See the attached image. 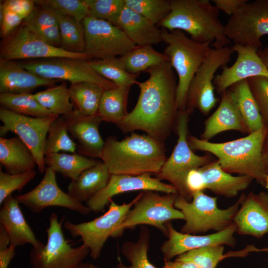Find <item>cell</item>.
I'll use <instances>...</instances> for the list:
<instances>
[{
	"instance_id": "obj_1",
	"label": "cell",
	"mask_w": 268,
	"mask_h": 268,
	"mask_svg": "<svg viewBox=\"0 0 268 268\" xmlns=\"http://www.w3.org/2000/svg\"><path fill=\"white\" fill-rule=\"evenodd\" d=\"M145 72L149 77L136 83L140 92L135 107L116 126L124 133L142 131L164 143L177 118L178 81L169 61Z\"/></svg>"
},
{
	"instance_id": "obj_2",
	"label": "cell",
	"mask_w": 268,
	"mask_h": 268,
	"mask_svg": "<svg viewBox=\"0 0 268 268\" xmlns=\"http://www.w3.org/2000/svg\"><path fill=\"white\" fill-rule=\"evenodd\" d=\"M100 158L111 174L132 176L157 175L167 159L164 143L134 132L121 140L108 137Z\"/></svg>"
},
{
	"instance_id": "obj_3",
	"label": "cell",
	"mask_w": 268,
	"mask_h": 268,
	"mask_svg": "<svg viewBox=\"0 0 268 268\" xmlns=\"http://www.w3.org/2000/svg\"><path fill=\"white\" fill-rule=\"evenodd\" d=\"M266 132L265 126L244 137L220 143L193 135H188L187 139L193 151H204L217 157L220 166L226 172L250 176L265 187L268 170L263 162L262 148Z\"/></svg>"
},
{
	"instance_id": "obj_4",
	"label": "cell",
	"mask_w": 268,
	"mask_h": 268,
	"mask_svg": "<svg viewBox=\"0 0 268 268\" xmlns=\"http://www.w3.org/2000/svg\"><path fill=\"white\" fill-rule=\"evenodd\" d=\"M219 11L208 0H171L169 14L157 26L168 31H184L194 41L219 49L231 44Z\"/></svg>"
},
{
	"instance_id": "obj_5",
	"label": "cell",
	"mask_w": 268,
	"mask_h": 268,
	"mask_svg": "<svg viewBox=\"0 0 268 268\" xmlns=\"http://www.w3.org/2000/svg\"><path fill=\"white\" fill-rule=\"evenodd\" d=\"M161 30L163 42L167 45L163 53L178 75L177 109L178 111H185L189 85L214 48L211 47L210 44L194 41L181 30Z\"/></svg>"
},
{
	"instance_id": "obj_6",
	"label": "cell",
	"mask_w": 268,
	"mask_h": 268,
	"mask_svg": "<svg viewBox=\"0 0 268 268\" xmlns=\"http://www.w3.org/2000/svg\"><path fill=\"white\" fill-rule=\"evenodd\" d=\"M245 196L241 195L233 204L220 209L217 205V197H212L199 192L192 195V201H189L178 194L174 205L183 213L185 221L180 232L196 234L209 230L217 232L224 230L233 223Z\"/></svg>"
},
{
	"instance_id": "obj_7",
	"label": "cell",
	"mask_w": 268,
	"mask_h": 268,
	"mask_svg": "<svg viewBox=\"0 0 268 268\" xmlns=\"http://www.w3.org/2000/svg\"><path fill=\"white\" fill-rule=\"evenodd\" d=\"M63 218L52 213L49 217V226L46 232L47 242L30 251L32 268H80V264L90 254L88 248L82 244L72 247L67 240L62 229Z\"/></svg>"
},
{
	"instance_id": "obj_8",
	"label": "cell",
	"mask_w": 268,
	"mask_h": 268,
	"mask_svg": "<svg viewBox=\"0 0 268 268\" xmlns=\"http://www.w3.org/2000/svg\"><path fill=\"white\" fill-rule=\"evenodd\" d=\"M192 113L187 109L178 111L176 120L178 140L174 149L166 159L159 173L157 175L160 180H166L176 189L178 194L188 201L192 197L187 192L185 185L188 172L201 167L211 161L208 155L200 156L195 154L188 142V124Z\"/></svg>"
},
{
	"instance_id": "obj_9",
	"label": "cell",
	"mask_w": 268,
	"mask_h": 268,
	"mask_svg": "<svg viewBox=\"0 0 268 268\" xmlns=\"http://www.w3.org/2000/svg\"><path fill=\"white\" fill-rule=\"evenodd\" d=\"M177 194L161 195L156 191H141L120 227L117 237L121 236L125 229H134L138 225L154 226L167 236L166 223L171 220H184L183 213L174 205Z\"/></svg>"
},
{
	"instance_id": "obj_10",
	"label": "cell",
	"mask_w": 268,
	"mask_h": 268,
	"mask_svg": "<svg viewBox=\"0 0 268 268\" xmlns=\"http://www.w3.org/2000/svg\"><path fill=\"white\" fill-rule=\"evenodd\" d=\"M138 197L139 195L130 202L122 204H117L111 200L108 210L102 215L77 224L66 220L63 226L73 237L81 238L82 244L89 249L90 257L96 260L107 239L117 237L120 227Z\"/></svg>"
},
{
	"instance_id": "obj_11",
	"label": "cell",
	"mask_w": 268,
	"mask_h": 268,
	"mask_svg": "<svg viewBox=\"0 0 268 268\" xmlns=\"http://www.w3.org/2000/svg\"><path fill=\"white\" fill-rule=\"evenodd\" d=\"M56 57L91 60L85 54H74L44 42L24 21L1 41L0 59L15 61Z\"/></svg>"
},
{
	"instance_id": "obj_12",
	"label": "cell",
	"mask_w": 268,
	"mask_h": 268,
	"mask_svg": "<svg viewBox=\"0 0 268 268\" xmlns=\"http://www.w3.org/2000/svg\"><path fill=\"white\" fill-rule=\"evenodd\" d=\"M27 70L44 78L71 83L88 82L105 89L116 87L114 83L97 73L88 61L68 57H56L26 60L20 62Z\"/></svg>"
},
{
	"instance_id": "obj_13",
	"label": "cell",
	"mask_w": 268,
	"mask_h": 268,
	"mask_svg": "<svg viewBox=\"0 0 268 268\" xmlns=\"http://www.w3.org/2000/svg\"><path fill=\"white\" fill-rule=\"evenodd\" d=\"M227 37L234 45L262 47L261 38L268 34V0L247 1L224 25Z\"/></svg>"
},
{
	"instance_id": "obj_14",
	"label": "cell",
	"mask_w": 268,
	"mask_h": 268,
	"mask_svg": "<svg viewBox=\"0 0 268 268\" xmlns=\"http://www.w3.org/2000/svg\"><path fill=\"white\" fill-rule=\"evenodd\" d=\"M234 52L232 47L213 49L200 66L188 88L186 109L191 113L198 109L207 115L217 102L214 94V74L218 69L226 66Z\"/></svg>"
},
{
	"instance_id": "obj_15",
	"label": "cell",
	"mask_w": 268,
	"mask_h": 268,
	"mask_svg": "<svg viewBox=\"0 0 268 268\" xmlns=\"http://www.w3.org/2000/svg\"><path fill=\"white\" fill-rule=\"evenodd\" d=\"M84 54L91 59L122 56L135 45L117 26L88 15L82 21Z\"/></svg>"
},
{
	"instance_id": "obj_16",
	"label": "cell",
	"mask_w": 268,
	"mask_h": 268,
	"mask_svg": "<svg viewBox=\"0 0 268 268\" xmlns=\"http://www.w3.org/2000/svg\"><path fill=\"white\" fill-rule=\"evenodd\" d=\"M60 116L46 118H34L20 115L4 107L0 108V134L3 137L8 132L17 135L32 152L38 170L43 173L46 169L44 145L51 123Z\"/></svg>"
},
{
	"instance_id": "obj_17",
	"label": "cell",
	"mask_w": 268,
	"mask_h": 268,
	"mask_svg": "<svg viewBox=\"0 0 268 268\" xmlns=\"http://www.w3.org/2000/svg\"><path fill=\"white\" fill-rule=\"evenodd\" d=\"M56 173L52 168L47 167L42 179L34 189L14 198L34 213L39 214L47 207L60 206L83 215L88 214L91 210L87 206L60 189Z\"/></svg>"
},
{
	"instance_id": "obj_18",
	"label": "cell",
	"mask_w": 268,
	"mask_h": 268,
	"mask_svg": "<svg viewBox=\"0 0 268 268\" xmlns=\"http://www.w3.org/2000/svg\"><path fill=\"white\" fill-rule=\"evenodd\" d=\"M151 174H144L137 176L112 174L107 186L96 194L87 201L91 211H103L112 198L117 195L134 191H153L165 194H177L176 188L171 184L162 182Z\"/></svg>"
},
{
	"instance_id": "obj_19",
	"label": "cell",
	"mask_w": 268,
	"mask_h": 268,
	"mask_svg": "<svg viewBox=\"0 0 268 268\" xmlns=\"http://www.w3.org/2000/svg\"><path fill=\"white\" fill-rule=\"evenodd\" d=\"M165 225L168 231V239L160 247L164 261H171L184 253L208 246L222 244L233 248L236 244L234 237L236 227L234 223L223 230L203 235L179 232L169 222Z\"/></svg>"
},
{
	"instance_id": "obj_20",
	"label": "cell",
	"mask_w": 268,
	"mask_h": 268,
	"mask_svg": "<svg viewBox=\"0 0 268 268\" xmlns=\"http://www.w3.org/2000/svg\"><path fill=\"white\" fill-rule=\"evenodd\" d=\"M232 47L237 54L235 63L229 67H223L222 72L215 76L213 81L216 90L220 95L242 80L256 76L268 78V69L259 59L258 50L238 45Z\"/></svg>"
},
{
	"instance_id": "obj_21",
	"label": "cell",
	"mask_w": 268,
	"mask_h": 268,
	"mask_svg": "<svg viewBox=\"0 0 268 268\" xmlns=\"http://www.w3.org/2000/svg\"><path fill=\"white\" fill-rule=\"evenodd\" d=\"M62 116L72 138L76 141L78 153L100 158L105 143L99 131L102 122L100 117L98 114L84 116L75 110Z\"/></svg>"
},
{
	"instance_id": "obj_22",
	"label": "cell",
	"mask_w": 268,
	"mask_h": 268,
	"mask_svg": "<svg viewBox=\"0 0 268 268\" xmlns=\"http://www.w3.org/2000/svg\"><path fill=\"white\" fill-rule=\"evenodd\" d=\"M233 223L236 232L260 238L268 233V193H250L245 196Z\"/></svg>"
},
{
	"instance_id": "obj_23",
	"label": "cell",
	"mask_w": 268,
	"mask_h": 268,
	"mask_svg": "<svg viewBox=\"0 0 268 268\" xmlns=\"http://www.w3.org/2000/svg\"><path fill=\"white\" fill-rule=\"evenodd\" d=\"M221 96L218 108L204 122V131L201 138L209 141L220 133L230 130L250 134L230 89L226 90Z\"/></svg>"
},
{
	"instance_id": "obj_24",
	"label": "cell",
	"mask_w": 268,
	"mask_h": 268,
	"mask_svg": "<svg viewBox=\"0 0 268 268\" xmlns=\"http://www.w3.org/2000/svg\"><path fill=\"white\" fill-rule=\"evenodd\" d=\"M59 81L29 71L20 62L0 59V93H31L38 87L53 86Z\"/></svg>"
},
{
	"instance_id": "obj_25",
	"label": "cell",
	"mask_w": 268,
	"mask_h": 268,
	"mask_svg": "<svg viewBox=\"0 0 268 268\" xmlns=\"http://www.w3.org/2000/svg\"><path fill=\"white\" fill-rule=\"evenodd\" d=\"M19 203L11 194L4 201L0 209V225L8 233L10 244L15 247L27 243L34 248L43 245L25 220Z\"/></svg>"
},
{
	"instance_id": "obj_26",
	"label": "cell",
	"mask_w": 268,
	"mask_h": 268,
	"mask_svg": "<svg viewBox=\"0 0 268 268\" xmlns=\"http://www.w3.org/2000/svg\"><path fill=\"white\" fill-rule=\"evenodd\" d=\"M205 182L206 189L227 198L237 196L246 189L253 178L248 176H233L225 171L217 160L211 161L199 168Z\"/></svg>"
},
{
	"instance_id": "obj_27",
	"label": "cell",
	"mask_w": 268,
	"mask_h": 268,
	"mask_svg": "<svg viewBox=\"0 0 268 268\" xmlns=\"http://www.w3.org/2000/svg\"><path fill=\"white\" fill-rule=\"evenodd\" d=\"M117 26L135 46H152L163 42L162 30L157 25L126 5Z\"/></svg>"
},
{
	"instance_id": "obj_28",
	"label": "cell",
	"mask_w": 268,
	"mask_h": 268,
	"mask_svg": "<svg viewBox=\"0 0 268 268\" xmlns=\"http://www.w3.org/2000/svg\"><path fill=\"white\" fill-rule=\"evenodd\" d=\"M0 163L10 174L34 170L37 166L32 152L18 136L0 137Z\"/></svg>"
},
{
	"instance_id": "obj_29",
	"label": "cell",
	"mask_w": 268,
	"mask_h": 268,
	"mask_svg": "<svg viewBox=\"0 0 268 268\" xmlns=\"http://www.w3.org/2000/svg\"><path fill=\"white\" fill-rule=\"evenodd\" d=\"M111 174L105 164L99 161L95 166L83 171L67 187V194L82 203L87 201L109 183Z\"/></svg>"
},
{
	"instance_id": "obj_30",
	"label": "cell",
	"mask_w": 268,
	"mask_h": 268,
	"mask_svg": "<svg viewBox=\"0 0 268 268\" xmlns=\"http://www.w3.org/2000/svg\"><path fill=\"white\" fill-rule=\"evenodd\" d=\"M99 161L79 153H49L45 155V165L60 173L71 181L76 180L85 170L96 165Z\"/></svg>"
},
{
	"instance_id": "obj_31",
	"label": "cell",
	"mask_w": 268,
	"mask_h": 268,
	"mask_svg": "<svg viewBox=\"0 0 268 268\" xmlns=\"http://www.w3.org/2000/svg\"><path fill=\"white\" fill-rule=\"evenodd\" d=\"M229 89L250 134L263 128L265 125L247 79H243L233 84Z\"/></svg>"
},
{
	"instance_id": "obj_32",
	"label": "cell",
	"mask_w": 268,
	"mask_h": 268,
	"mask_svg": "<svg viewBox=\"0 0 268 268\" xmlns=\"http://www.w3.org/2000/svg\"><path fill=\"white\" fill-rule=\"evenodd\" d=\"M129 86H117L105 89L102 95L97 114L102 121L118 124L128 114Z\"/></svg>"
},
{
	"instance_id": "obj_33",
	"label": "cell",
	"mask_w": 268,
	"mask_h": 268,
	"mask_svg": "<svg viewBox=\"0 0 268 268\" xmlns=\"http://www.w3.org/2000/svg\"><path fill=\"white\" fill-rule=\"evenodd\" d=\"M105 89L88 82L71 83L68 87L74 110L84 116L97 114L100 100Z\"/></svg>"
},
{
	"instance_id": "obj_34",
	"label": "cell",
	"mask_w": 268,
	"mask_h": 268,
	"mask_svg": "<svg viewBox=\"0 0 268 268\" xmlns=\"http://www.w3.org/2000/svg\"><path fill=\"white\" fill-rule=\"evenodd\" d=\"M119 57L126 70L134 74L169 61L164 53L157 51L151 45L135 46Z\"/></svg>"
},
{
	"instance_id": "obj_35",
	"label": "cell",
	"mask_w": 268,
	"mask_h": 268,
	"mask_svg": "<svg viewBox=\"0 0 268 268\" xmlns=\"http://www.w3.org/2000/svg\"><path fill=\"white\" fill-rule=\"evenodd\" d=\"M149 243V230L144 225H141L136 241H126L122 246V253L130 262V265L125 266L119 260L115 268H157L148 258Z\"/></svg>"
},
{
	"instance_id": "obj_36",
	"label": "cell",
	"mask_w": 268,
	"mask_h": 268,
	"mask_svg": "<svg viewBox=\"0 0 268 268\" xmlns=\"http://www.w3.org/2000/svg\"><path fill=\"white\" fill-rule=\"evenodd\" d=\"M34 98L55 115L67 114L74 110L68 87L65 82L33 94Z\"/></svg>"
},
{
	"instance_id": "obj_37",
	"label": "cell",
	"mask_w": 268,
	"mask_h": 268,
	"mask_svg": "<svg viewBox=\"0 0 268 268\" xmlns=\"http://www.w3.org/2000/svg\"><path fill=\"white\" fill-rule=\"evenodd\" d=\"M224 245H213L195 249L184 253L176 258L177 260L190 261L198 268H216L217 264L224 258L229 257H241L250 252L249 249L224 254Z\"/></svg>"
},
{
	"instance_id": "obj_38",
	"label": "cell",
	"mask_w": 268,
	"mask_h": 268,
	"mask_svg": "<svg viewBox=\"0 0 268 268\" xmlns=\"http://www.w3.org/2000/svg\"><path fill=\"white\" fill-rule=\"evenodd\" d=\"M88 63L97 73L117 86L131 87L137 82L136 78L139 74H132L127 71L120 57L91 59Z\"/></svg>"
},
{
	"instance_id": "obj_39",
	"label": "cell",
	"mask_w": 268,
	"mask_h": 268,
	"mask_svg": "<svg viewBox=\"0 0 268 268\" xmlns=\"http://www.w3.org/2000/svg\"><path fill=\"white\" fill-rule=\"evenodd\" d=\"M0 104L1 107L24 116L42 118L55 115L42 106L31 93H0Z\"/></svg>"
},
{
	"instance_id": "obj_40",
	"label": "cell",
	"mask_w": 268,
	"mask_h": 268,
	"mask_svg": "<svg viewBox=\"0 0 268 268\" xmlns=\"http://www.w3.org/2000/svg\"><path fill=\"white\" fill-rule=\"evenodd\" d=\"M58 19L61 37V48L71 53L84 54V30L82 21L60 14H58Z\"/></svg>"
},
{
	"instance_id": "obj_41",
	"label": "cell",
	"mask_w": 268,
	"mask_h": 268,
	"mask_svg": "<svg viewBox=\"0 0 268 268\" xmlns=\"http://www.w3.org/2000/svg\"><path fill=\"white\" fill-rule=\"evenodd\" d=\"M67 128L63 116H59L50 125L44 145L45 155L60 151L75 153L76 143L67 134Z\"/></svg>"
},
{
	"instance_id": "obj_42",
	"label": "cell",
	"mask_w": 268,
	"mask_h": 268,
	"mask_svg": "<svg viewBox=\"0 0 268 268\" xmlns=\"http://www.w3.org/2000/svg\"><path fill=\"white\" fill-rule=\"evenodd\" d=\"M125 5L157 25L171 11V0H125Z\"/></svg>"
},
{
	"instance_id": "obj_43",
	"label": "cell",
	"mask_w": 268,
	"mask_h": 268,
	"mask_svg": "<svg viewBox=\"0 0 268 268\" xmlns=\"http://www.w3.org/2000/svg\"><path fill=\"white\" fill-rule=\"evenodd\" d=\"M83 0L88 7L89 15L117 26L120 16L125 6V0Z\"/></svg>"
},
{
	"instance_id": "obj_44",
	"label": "cell",
	"mask_w": 268,
	"mask_h": 268,
	"mask_svg": "<svg viewBox=\"0 0 268 268\" xmlns=\"http://www.w3.org/2000/svg\"><path fill=\"white\" fill-rule=\"evenodd\" d=\"M35 3L80 21L89 15L88 7L83 0H38Z\"/></svg>"
},
{
	"instance_id": "obj_45",
	"label": "cell",
	"mask_w": 268,
	"mask_h": 268,
	"mask_svg": "<svg viewBox=\"0 0 268 268\" xmlns=\"http://www.w3.org/2000/svg\"><path fill=\"white\" fill-rule=\"evenodd\" d=\"M36 174L35 170L16 174H10L0 170V204L15 191H21Z\"/></svg>"
},
{
	"instance_id": "obj_46",
	"label": "cell",
	"mask_w": 268,
	"mask_h": 268,
	"mask_svg": "<svg viewBox=\"0 0 268 268\" xmlns=\"http://www.w3.org/2000/svg\"><path fill=\"white\" fill-rule=\"evenodd\" d=\"M247 79L263 123L265 126L268 125V78L256 76Z\"/></svg>"
},
{
	"instance_id": "obj_47",
	"label": "cell",
	"mask_w": 268,
	"mask_h": 268,
	"mask_svg": "<svg viewBox=\"0 0 268 268\" xmlns=\"http://www.w3.org/2000/svg\"><path fill=\"white\" fill-rule=\"evenodd\" d=\"M24 21L33 29L58 25V14L52 10L36 5L32 13Z\"/></svg>"
},
{
	"instance_id": "obj_48",
	"label": "cell",
	"mask_w": 268,
	"mask_h": 268,
	"mask_svg": "<svg viewBox=\"0 0 268 268\" xmlns=\"http://www.w3.org/2000/svg\"><path fill=\"white\" fill-rule=\"evenodd\" d=\"M24 20L17 14L4 8L0 3V35L3 39L12 32Z\"/></svg>"
},
{
	"instance_id": "obj_49",
	"label": "cell",
	"mask_w": 268,
	"mask_h": 268,
	"mask_svg": "<svg viewBox=\"0 0 268 268\" xmlns=\"http://www.w3.org/2000/svg\"><path fill=\"white\" fill-rule=\"evenodd\" d=\"M3 7L22 17L24 20L34 10L36 4L33 0H6L1 1Z\"/></svg>"
},
{
	"instance_id": "obj_50",
	"label": "cell",
	"mask_w": 268,
	"mask_h": 268,
	"mask_svg": "<svg viewBox=\"0 0 268 268\" xmlns=\"http://www.w3.org/2000/svg\"><path fill=\"white\" fill-rule=\"evenodd\" d=\"M186 190L190 195L206 189L203 175L199 168L190 170L187 174L185 181Z\"/></svg>"
},
{
	"instance_id": "obj_51",
	"label": "cell",
	"mask_w": 268,
	"mask_h": 268,
	"mask_svg": "<svg viewBox=\"0 0 268 268\" xmlns=\"http://www.w3.org/2000/svg\"><path fill=\"white\" fill-rule=\"evenodd\" d=\"M32 29L47 44L61 48V37L59 24L42 28Z\"/></svg>"
},
{
	"instance_id": "obj_52",
	"label": "cell",
	"mask_w": 268,
	"mask_h": 268,
	"mask_svg": "<svg viewBox=\"0 0 268 268\" xmlns=\"http://www.w3.org/2000/svg\"><path fill=\"white\" fill-rule=\"evenodd\" d=\"M247 0H212L211 1L219 10L231 16L235 14Z\"/></svg>"
},
{
	"instance_id": "obj_53",
	"label": "cell",
	"mask_w": 268,
	"mask_h": 268,
	"mask_svg": "<svg viewBox=\"0 0 268 268\" xmlns=\"http://www.w3.org/2000/svg\"><path fill=\"white\" fill-rule=\"evenodd\" d=\"M15 247L10 245L8 248L0 250V268H7L11 260L14 258Z\"/></svg>"
},
{
	"instance_id": "obj_54",
	"label": "cell",
	"mask_w": 268,
	"mask_h": 268,
	"mask_svg": "<svg viewBox=\"0 0 268 268\" xmlns=\"http://www.w3.org/2000/svg\"><path fill=\"white\" fill-rule=\"evenodd\" d=\"M163 268H198L192 262L190 261L176 259L174 261H165Z\"/></svg>"
},
{
	"instance_id": "obj_55",
	"label": "cell",
	"mask_w": 268,
	"mask_h": 268,
	"mask_svg": "<svg viewBox=\"0 0 268 268\" xmlns=\"http://www.w3.org/2000/svg\"><path fill=\"white\" fill-rule=\"evenodd\" d=\"M9 245V236L4 228L0 225V250L6 249Z\"/></svg>"
},
{
	"instance_id": "obj_56",
	"label": "cell",
	"mask_w": 268,
	"mask_h": 268,
	"mask_svg": "<svg viewBox=\"0 0 268 268\" xmlns=\"http://www.w3.org/2000/svg\"><path fill=\"white\" fill-rule=\"evenodd\" d=\"M266 127L267 132L262 148V158L263 162L268 170V125H267Z\"/></svg>"
},
{
	"instance_id": "obj_57",
	"label": "cell",
	"mask_w": 268,
	"mask_h": 268,
	"mask_svg": "<svg viewBox=\"0 0 268 268\" xmlns=\"http://www.w3.org/2000/svg\"><path fill=\"white\" fill-rule=\"evenodd\" d=\"M257 54L262 63L268 69V46L259 50Z\"/></svg>"
},
{
	"instance_id": "obj_58",
	"label": "cell",
	"mask_w": 268,
	"mask_h": 268,
	"mask_svg": "<svg viewBox=\"0 0 268 268\" xmlns=\"http://www.w3.org/2000/svg\"><path fill=\"white\" fill-rule=\"evenodd\" d=\"M80 268H100L90 263L82 262L80 264Z\"/></svg>"
},
{
	"instance_id": "obj_59",
	"label": "cell",
	"mask_w": 268,
	"mask_h": 268,
	"mask_svg": "<svg viewBox=\"0 0 268 268\" xmlns=\"http://www.w3.org/2000/svg\"><path fill=\"white\" fill-rule=\"evenodd\" d=\"M265 187L267 188V189H268V174L266 179Z\"/></svg>"
},
{
	"instance_id": "obj_60",
	"label": "cell",
	"mask_w": 268,
	"mask_h": 268,
	"mask_svg": "<svg viewBox=\"0 0 268 268\" xmlns=\"http://www.w3.org/2000/svg\"><path fill=\"white\" fill-rule=\"evenodd\" d=\"M258 252H268V247L264 249H259Z\"/></svg>"
}]
</instances>
